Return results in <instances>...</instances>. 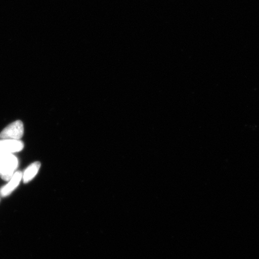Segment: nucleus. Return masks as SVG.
I'll return each mask as SVG.
<instances>
[{"label":"nucleus","instance_id":"f257e3e1","mask_svg":"<svg viewBox=\"0 0 259 259\" xmlns=\"http://www.w3.org/2000/svg\"><path fill=\"white\" fill-rule=\"evenodd\" d=\"M18 166V160L14 154H0V177L5 181H9L16 172Z\"/></svg>","mask_w":259,"mask_h":259},{"label":"nucleus","instance_id":"39448f33","mask_svg":"<svg viewBox=\"0 0 259 259\" xmlns=\"http://www.w3.org/2000/svg\"><path fill=\"white\" fill-rule=\"evenodd\" d=\"M41 166L40 162H34L29 166L22 174V180L25 183L30 182L36 176Z\"/></svg>","mask_w":259,"mask_h":259},{"label":"nucleus","instance_id":"20e7f679","mask_svg":"<svg viewBox=\"0 0 259 259\" xmlns=\"http://www.w3.org/2000/svg\"><path fill=\"white\" fill-rule=\"evenodd\" d=\"M22 179L21 171H16L14 176L8 181V183L0 190V195L6 197L11 194L17 188Z\"/></svg>","mask_w":259,"mask_h":259},{"label":"nucleus","instance_id":"7ed1b4c3","mask_svg":"<svg viewBox=\"0 0 259 259\" xmlns=\"http://www.w3.org/2000/svg\"><path fill=\"white\" fill-rule=\"evenodd\" d=\"M23 148V142L20 140L3 139L0 141V154H13L21 151Z\"/></svg>","mask_w":259,"mask_h":259},{"label":"nucleus","instance_id":"f03ea898","mask_svg":"<svg viewBox=\"0 0 259 259\" xmlns=\"http://www.w3.org/2000/svg\"><path fill=\"white\" fill-rule=\"evenodd\" d=\"M24 125L21 121H16L9 124L0 134V138L3 139L19 140L23 137Z\"/></svg>","mask_w":259,"mask_h":259}]
</instances>
